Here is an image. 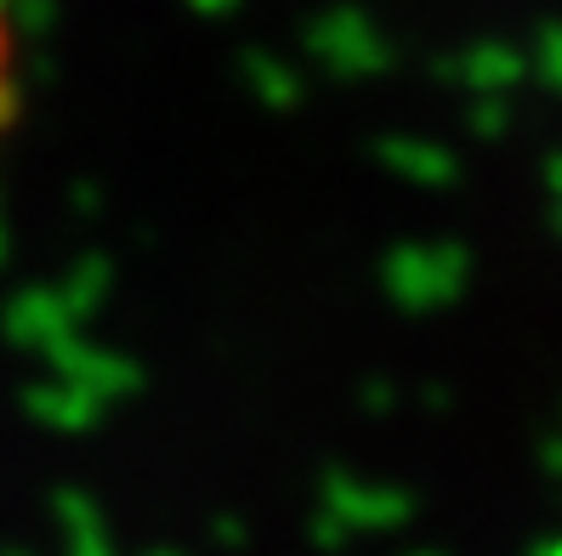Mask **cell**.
I'll use <instances>...</instances> for the list:
<instances>
[{"label": "cell", "mask_w": 562, "mask_h": 556, "mask_svg": "<svg viewBox=\"0 0 562 556\" xmlns=\"http://www.w3.org/2000/svg\"><path fill=\"white\" fill-rule=\"evenodd\" d=\"M23 103H29V57H23L12 0H0V166H7L12 137L23 125Z\"/></svg>", "instance_id": "6da1fadb"}]
</instances>
